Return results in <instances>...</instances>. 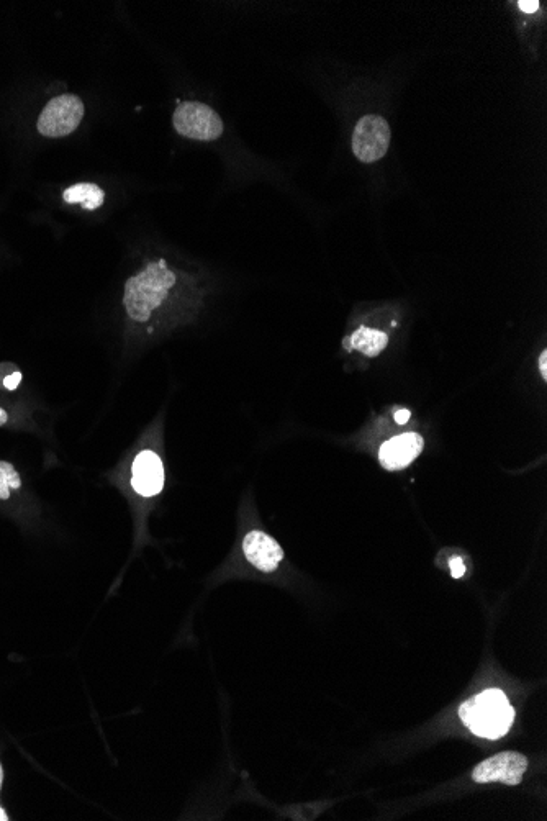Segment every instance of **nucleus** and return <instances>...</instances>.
<instances>
[{
    "mask_svg": "<svg viewBox=\"0 0 547 821\" xmlns=\"http://www.w3.org/2000/svg\"><path fill=\"white\" fill-rule=\"evenodd\" d=\"M177 277L164 259L150 263L125 284L123 305L133 322L145 323L163 307L176 287Z\"/></svg>",
    "mask_w": 547,
    "mask_h": 821,
    "instance_id": "f257e3e1",
    "label": "nucleus"
},
{
    "mask_svg": "<svg viewBox=\"0 0 547 821\" xmlns=\"http://www.w3.org/2000/svg\"><path fill=\"white\" fill-rule=\"evenodd\" d=\"M459 717L474 735L485 740H498L507 735L515 710L502 690H485L475 695L459 708Z\"/></svg>",
    "mask_w": 547,
    "mask_h": 821,
    "instance_id": "f03ea898",
    "label": "nucleus"
},
{
    "mask_svg": "<svg viewBox=\"0 0 547 821\" xmlns=\"http://www.w3.org/2000/svg\"><path fill=\"white\" fill-rule=\"evenodd\" d=\"M172 123L181 137L199 141L217 140L222 137L225 128L222 118L212 107L194 100L177 107Z\"/></svg>",
    "mask_w": 547,
    "mask_h": 821,
    "instance_id": "7ed1b4c3",
    "label": "nucleus"
},
{
    "mask_svg": "<svg viewBox=\"0 0 547 821\" xmlns=\"http://www.w3.org/2000/svg\"><path fill=\"white\" fill-rule=\"evenodd\" d=\"M84 117V104L73 94L55 97L46 104L38 118V130L43 137H68L79 127Z\"/></svg>",
    "mask_w": 547,
    "mask_h": 821,
    "instance_id": "20e7f679",
    "label": "nucleus"
},
{
    "mask_svg": "<svg viewBox=\"0 0 547 821\" xmlns=\"http://www.w3.org/2000/svg\"><path fill=\"white\" fill-rule=\"evenodd\" d=\"M392 132L384 117L377 114L359 118L353 133L354 156L361 163H376L389 151Z\"/></svg>",
    "mask_w": 547,
    "mask_h": 821,
    "instance_id": "39448f33",
    "label": "nucleus"
},
{
    "mask_svg": "<svg viewBox=\"0 0 547 821\" xmlns=\"http://www.w3.org/2000/svg\"><path fill=\"white\" fill-rule=\"evenodd\" d=\"M526 771H528L526 756L513 753V751H505V753L485 759L484 763L475 767L472 779L477 784L500 782L505 785H518L523 781Z\"/></svg>",
    "mask_w": 547,
    "mask_h": 821,
    "instance_id": "423d86ee",
    "label": "nucleus"
},
{
    "mask_svg": "<svg viewBox=\"0 0 547 821\" xmlns=\"http://www.w3.org/2000/svg\"><path fill=\"white\" fill-rule=\"evenodd\" d=\"M423 438L418 433H403L380 446L379 461L387 471H402L420 456Z\"/></svg>",
    "mask_w": 547,
    "mask_h": 821,
    "instance_id": "0eeeda50",
    "label": "nucleus"
},
{
    "mask_svg": "<svg viewBox=\"0 0 547 821\" xmlns=\"http://www.w3.org/2000/svg\"><path fill=\"white\" fill-rule=\"evenodd\" d=\"M243 551L246 559L253 564L258 571H276L282 559H284V549L272 536L264 531H249L243 541Z\"/></svg>",
    "mask_w": 547,
    "mask_h": 821,
    "instance_id": "6e6552de",
    "label": "nucleus"
},
{
    "mask_svg": "<svg viewBox=\"0 0 547 821\" xmlns=\"http://www.w3.org/2000/svg\"><path fill=\"white\" fill-rule=\"evenodd\" d=\"M132 486L143 497H154L164 487L163 461L154 451H141L133 461Z\"/></svg>",
    "mask_w": 547,
    "mask_h": 821,
    "instance_id": "1a4fd4ad",
    "label": "nucleus"
},
{
    "mask_svg": "<svg viewBox=\"0 0 547 821\" xmlns=\"http://www.w3.org/2000/svg\"><path fill=\"white\" fill-rule=\"evenodd\" d=\"M389 345L387 333L376 328L359 327L353 335L344 340V348L348 351H359L367 358H377Z\"/></svg>",
    "mask_w": 547,
    "mask_h": 821,
    "instance_id": "9d476101",
    "label": "nucleus"
},
{
    "mask_svg": "<svg viewBox=\"0 0 547 821\" xmlns=\"http://www.w3.org/2000/svg\"><path fill=\"white\" fill-rule=\"evenodd\" d=\"M66 204H79L82 209L95 210L105 202V192L91 182H81L66 189L63 194Z\"/></svg>",
    "mask_w": 547,
    "mask_h": 821,
    "instance_id": "9b49d317",
    "label": "nucleus"
},
{
    "mask_svg": "<svg viewBox=\"0 0 547 821\" xmlns=\"http://www.w3.org/2000/svg\"><path fill=\"white\" fill-rule=\"evenodd\" d=\"M22 487V479L17 469L10 463L0 461V500H7L12 490Z\"/></svg>",
    "mask_w": 547,
    "mask_h": 821,
    "instance_id": "f8f14e48",
    "label": "nucleus"
},
{
    "mask_svg": "<svg viewBox=\"0 0 547 821\" xmlns=\"http://www.w3.org/2000/svg\"><path fill=\"white\" fill-rule=\"evenodd\" d=\"M22 372L14 364H0V386L7 391H15L22 382Z\"/></svg>",
    "mask_w": 547,
    "mask_h": 821,
    "instance_id": "ddd939ff",
    "label": "nucleus"
},
{
    "mask_svg": "<svg viewBox=\"0 0 547 821\" xmlns=\"http://www.w3.org/2000/svg\"><path fill=\"white\" fill-rule=\"evenodd\" d=\"M449 567H451V576L454 579H461L464 574H466V566L462 563L461 558H453L451 559V563H449Z\"/></svg>",
    "mask_w": 547,
    "mask_h": 821,
    "instance_id": "4468645a",
    "label": "nucleus"
},
{
    "mask_svg": "<svg viewBox=\"0 0 547 821\" xmlns=\"http://www.w3.org/2000/svg\"><path fill=\"white\" fill-rule=\"evenodd\" d=\"M518 7H520V10H523L525 14H534V12H538L539 2L538 0H520Z\"/></svg>",
    "mask_w": 547,
    "mask_h": 821,
    "instance_id": "2eb2a0df",
    "label": "nucleus"
},
{
    "mask_svg": "<svg viewBox=\"0 0 547 821\" xmlns=\"http://www.w3.org/2000/svg\"><path fill=\"white\" fill-rule=\"evenodd\" d=\"M410 417H412L410 410H398V412L395 413V422H397L398 425H407Z\"/></svg>",
    "mask_w": 547,
    "mask_h": 821,
    "instance_id": "dca6fc26",
    "label": "nucleus"
},
{
    "mask_svg": "<svg viewBox=\"0 0 547 821\" xmlns=\"http://www.w3.org/2000/svg\"><path fill=\"white\" fill-rule=\"evenodd\" d=\"M538 363H539V371H541V374H543V379H544V381H546V379H547V351L546 350H544L543 353H541V356H539Z\"/></svg>",
    "mask_w": 547,
    "mask_h": 821,
    "instance_id": "f3484780",
    "label": "nucleus"
},
{
    "mask_svg": "<svg viewBox=\"0 0 547 821\" xmlns=\"http://www.w3.org/2000/svg\"><path fill=\"white\" fill-rule=\"evenodd\" d=\"M7 420H9V415H7V412H5L4 409H0V427H2V425H5V423H7Z\"/></svg>",
    "mask_w": 547,
    "mask_h": 821,
    "instance_id": "a211bd4d",
    "label": "nucleus"
},
{
    "mask_svg": "<svg viewBox=\"0 0 547 821\" xmlns=\"http://www.w3.org/2000/svg\"><path fill=\"white\" fill-rule=\"evenodd\" d=\"M7 820H9V818H7V813H5L4 810H2V808H0V821H7Z\"/></svg>",
    "mask_w": 547,
    "mask_h": 821,
    "instance_id": "6ab92c4d",
    "label": "nucleus"
},
{
    "mask_svg": "<svg viewBox=\"0 0 547 821\" xmlns=\"http://www.w3.org/2000/svg\"><path fill=\"white\" fill-rule=\"evenodd\" d=\"M2 782H4V769H2V764H0V789H2Z\"/></svg>",
    "mask_w": 547,
    "mask_h": 821,
    "instance_id": "aec40b11",
    "label": "nucleus"
}]
</instances>
